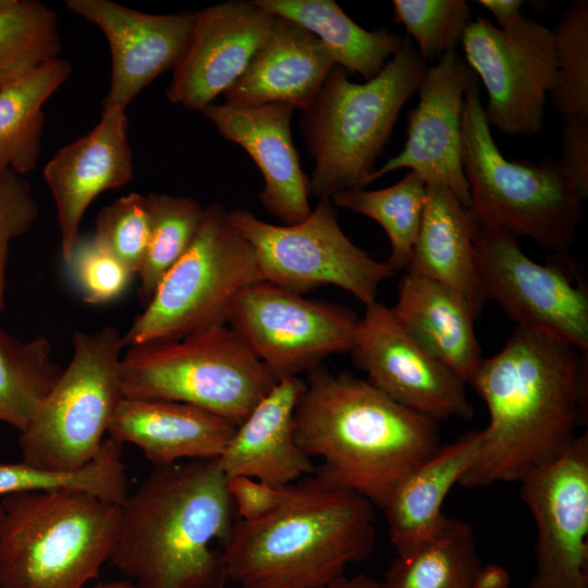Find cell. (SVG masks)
Here are the masks:
<instances>
[{
	"instance_id": "obj_27",
	"label": "cell",
	"mask_w": 588,
	"mask_h": 588,
	"mask_svg": "<svg viewBox=\"0 0 588 588\" xmlns=\"http://www.w3.org/2000/svg\"><path fill=\"white\" fill-rule=\"evenodd\" d=\"M476 229L468 207L448 187L427 185L422 220L405 272L457 291L469 302L478 318L486 297L475 264Z\"/></svg>"
},
{
	"instance_id": "obj_41",
	"label": "cell",
	"mask_w": 588,
	"mask_h": 588,
	"mask_svg": "<svg viewBox=\"0 0 588 588\" xmlns=\"http://www.w3.org/2000/svg\"><path fill=\"white\" fill-rule=\"evenodd\" d=\"M284 487H274L244 476L228 480L237 518L243 520L259 519L271 513L280 504Z\"/></svg>"
},
{
	"instance_id": "obj_25",
	"label": "cell",
	"mask_w": 588,
	"mask_h": 588,
	"mask_svg": "<svg viewBox=\"0 0 588 588\" xmlns=\"http://www.w3.org/2000/svg\"><path fill=\"white\" fill-rule=\"evenodd\" d=\"M391 311L409 338L466 385L483 357L469 302L437 281L405 272Z\"/></svg>"
},
{
	"instance_id": "obj_20",
	"label": "cell",
	"mask_w": 588,
	"mask_h": 588,
	"mask_svg": "<svg viewBox=\"0 0 588 588\" xmlns=\"http://www.w3.org/2000/svg\"><path fill=\"white\" fill-rule=\"evenodd\" d=\"M42 175L54 201L61 253L68 264L91 201L102 192L133 180L126 111L103 108L95 127L58 149L45 164Z\"/></svg>"
},
{
	"instance_id": "obj_5",
	"label": "cell",
	"mask_w": 588,
	"mask_h": 588,
	"mask_svg": "<svg viewBox=\"0 0 588 588\" xmlns=\"http://www.w3.org/2000/svg\"><path fill=\"white\" fill-rule=\"evenodd\" d=\"M409 37L372 79L358 84L334 65L301 127L314 158L310 195L328 197L365 188L399 114L428 70Z\"/></svg>"
},
{
	"instance_id": "obj_42",
	"label": "cell",
	"mask_w": 588,
	"mask_h": 588,
	"mask_svg": "<svg viewBox=\"0 0 588 588\" xmlns=\"http://www.w3.org/2000/svg\"><path fill=\"white\" fill-rule=\"evenodd\" d=\"M560 162L585 197H588V121L564 123Z\"/></svg>"
},
{
	"instance_id": "obj_6",
	"label": "cell",
	"mask_w": 588,
	"mask_h": 588,
	"mask_svg": "<svg viewBox=\"0 0 588 588\" xmlns=\"http://www.w3.org/2000/svg\"><path fill=\"white\" fill-rule=\"evenodd\" d=\"M468 209L478 226L527 236L550 254H569L585 197L560 160H507L495 144L474 74L462 115Z\"/></svg>"
},
{
	"instance_id": "obj_26",
	"label": "cell",
	"mask_w": 588,
	"mask_h": 588,
	"mask_svg": "<svg viewBox=\"0 0 588 588\" xmlns=\"http://www.w3.org/2000/svg\"><path fill=\"white\" fill-rule=\"evenodd\" d=\"M481 440V430H471L439 444L393 487L381 509L396 555L413 553L437 534L446 516L444 500L473 464Z\"/></svg>"
},
{
	"instance_id": "obj_24",
	"label": "cell",
	"mask_w": 588,
	"mask_h": 588,
	"mask_svg": "<svg viewBox=\"0 0 588 588\" xmlns=\"http://www.w3.org/2000/svg\"><path fill=\"white\" fill-rule=\"evenodd\" d=\"M235 429L229 420L189 404L123 396L108 434L137 446L152 466H162L219 458Z\"/></svg>"
},
{
	"instance_id": "obj_8",
	"label": "cell",
	"mask_w": 588,
	"mask_h": 588,
	"mask_svg": "<svg viewBox=\"0 0 588 588\" xmlns=\"http://www.w3.org/2000/svg\"><path fill=\"white\" fill-rule=\"evenodd\" d=\"M119 377L123 396L189 404L236 427L277 382L229 324L128 347Z\"/></svg>"
},
{
	"instance_id": "obj_10",
	"label": "cell",
	"mask_w": 588,
	"mask_h": 588,
	"mask_svg": "<svg viewBox=\"0 0 588 588\" xmlns=\"http://www.w3.org/2000/svg\"><path fill=\"white\" fill-rule=\"evenodd\" d=\"M121 339L113 327L73 335L69 365L20 431L23 462L71 470L97 457L123 397L119 377Z\"/></svg>"
},
{
	"instance_id": "obj_39",
	"label": "cell",
	"mask_w": 588,
	"mask_h": 588,
	"mask_svg": "<svg viewBox=\"0 0 588 588\" xmlns=\"http://www.w3.org/2000/svg\"><path fill=\"white\" fill-rule=\"evenodd\" d=\"M66 265L83 301L91 305L119 297L135 274L100 248L91 237H79Z\"/></svg>"
},
{
	"instance_id": "obj_30",
	"label": "cell",
	"mask_w": 588,
	"mask_h": 588,
	"mask_svg": "<svg viewBox=\"0 0 588 588\" xmlns=\"http://www.w3.org/2000/svg\"><path fill=\"white\" fill-rule=\"evenodd\" d=\"M481 565L471 525L445 516L430 541L396 555L376 588H470Z\"/></svg>"
},
{
	"instance_id": "obj_3",
	"label": "cell",
	"mask_w": 588,
	"mask_h": 588,
	"mask_svg": "<svg viewBox=\"0 0 588 588\" xmlns=\"http://www.w3.org/2000/svg\"><path fill=\"white\" fill-rule=\"evenodd\" d=\"M375 542L373 504L317 467L286 485L268 515L237 518L222 555L229 580L241 588H327L365 561Z\"/></svg>"
},
{
	"instance_id": "obj_32",
	"label": "cell",
	"mask_w": 588,
	"mask_h": 588,
	"mask_svg": "<svg viewBox=\"0 0 588 588\" xmlns=\"http://www.w3.org/2000/svg\"><path fill=\"white\" fill-rule=\"evenodd\" d=\"M330 199L336 207L376 221L390 242L387 264L395 272L407 270L427 200V184L420 177L408 171L388 187L345 191Z\"/></svg>"
},
{
	"instance_id": "obj_43",
	"label": "cell",
	"mask_w": 588,
	"mask_h": 588,
	"mask_svg": "<svg viewBox=\"0 0 588 588\" xmlns=\"http://www.w3.org/2000/svg\"><path fill=\"white\" fill-rule=\"evenodd\" d=\"M509 572L497 563L481 565L476 573L470 588H510Z\"/></svg>"
},
{
	"instance_id": "obj_11",
	"label": "cell",
	"mask_w": 588,
	"mask_h": 588,
	"mask_svg": "<svg viewBox=\"0 0 588 588\" xmlns=\"http://www.w3.org/2000/svg\"><path fill=\"white\" fill-rule=\"evenodd\" d=\"M498 26L480 15L461 44L467 66L486 88L488 124L509 135H535L543 126L544 102L553 87V34L522 13V0H480Z\"/></svg>"
},
{
	"instance_id": "obj_46",
	"label": "cell",
	"mask_w": 588,
	"mask_h": 588,
	"mask_svg": "<svg viewBox=\"0 0 588 588\" xmlns=\"http://www.w3.org/2000/svg\"><path fill=\"white\" fill-rule=\"evenodd\" d=\"M0 513H1V503H0Z\"/></svg>"
},
{
	"instance_id": "obj_38",
	"label": "cell",
	"mask_w": 588,
	"mask_h": 588,
	"mask_svg": "<svg viewBox=\"0 0 588 588\" xmlns=\"http://www.w3.org/2000/svg\"><path fill=\"white\" fill-rule=\"evenodd\" d=\"M91 238L137 274L148 243L145 196L133 192L105 206L97 215Z\"/></svg>"
},
{
	"instance_id": "obj_21",
	"label": "cell",
	"mask_w": 588,
	"mask_h": 588,
	"mask_svg": "<svg viewBox=\"0 0 588 588\" xmlns=\"http://www.w3.org/2000/svg\"><path fill=\"white\" fill-rule=\"evenodd\" d=\"M294 108L282 103L236 105L212 102L203 111L218 132L254 160L264 177L259 200L283 224L305 220L309 177L303 171L291 134Z\"/></svg>"
},
{
	"instance_id": "obj_14",
	"label": "cell",
	"mask_w": 588,
	"mask_h": 588,
	"mask_svg": "<svg viewBox=\"0 0 588 588\" xmlns=\"http://www.w3.org/2000/svg\"><path fill=\"white\" fill-rule=\"evenodd\" d=\"M358 320L343 305L259 281L237 295L226 324L278 380L299 377L331 355L351 353Z\"/></svg>"
},
{
	"instance_id": "obj_44",
	"label": "cell",
	"mask_w": 588,
	"mask_h": 588,
	"mask_svg": "<svg viewBox=\"0 0 588 588\" xmlns=\"http://www.w3.org/2000/svg\"><path fill=\"white\" fill-rule=\"evenodd\" d=\"M378 583L379 580L370 576L358 574L351 578L343 576L327 588H376Z\"/></svg>"
},
{
	"instance_id": "obj_34",
	"label": "cell",
	"mask_w": 588,
	"mask_h": 588,
	"mask_svg": "<svg viewBox=\"0 0 588 588\" xmlns=\"http://www.w3.org/2000/svg\"><path fill=\"white\" fill-rule=\"evenodd\" d=\"M145 206L148 243L137 272L138 298L144 306L191 246L205 215V207L187 196L150 193L145 196Z\"/></svg>"
},
{
	"instance_id": "obj_37",
	"label": "cell",
	"mask_w": 588,
	"mask_h": 588,
	"mask_svg": "<svg viewBox=\"0 0 588 588\" xmlns=\"http://www.w3.org/2000/svg\"><path fill=\"white\" fill-rule=\"evenodd\" d=\"M392 4L394 21L415 40L426 63L456 50L471 21L465 0H393Z\"/></svg>"
},
{
	"instance_id": "obj_23",
	"label": "cell",
	"mask_w": 588,
	"mask_h": 588,
	"mask_svg": "<svg viewBox=\"0 0 588 588\" xmlns=\"http://www.w3.org/2000/svg\"><path fill=\"white\" fill-rule=\"evenodd\" d=\"M334 65L315 35L274 15L247 69L223 95L230 103H282L306 111Z\"/></svg>"
},
{
	"instance_id": "obj_9",
	"label": "cell",
	"mask_w": 588,
	"mask_h": 588,
	"mask_svg": "<svg viewBox=\"0 0 588 588\" xmlns=\"http://www.w3.org/2000/svg\"><path fill=\"white\" fill-rule=\"evenodd\" d=\"M259 281L253 248L233 229L224 206L212 203L191 246L122 335V345L174 341L226 324L237 295Z\"/></svg>"
},
{
	"instance_id": "obj_18",
	"label": "cell",
	"mask_w": 588,
	"mask_h": 588,
	"mask_svg": "<svg viewBox=\"0 0 588 588\" xmlns=\"http://www.w3.org/2000/svg\"><path fill=\"white\" fill-rule=\"evenodd\" d=\"M273 20L255 1H226L196 12L166 90L168 100L201 112L242 76Z\"/></svg>"
},
{
	"instance_id": "obj_22",
	"label": "cell",
	"mask_w": 588,
	"mask_h": 588,
	"mask_svg": "<svg viewBox=\"0 0 588 588\" xmlns=\"http://www.w3.org/2000/svg\"><path fill=\"white\" fill-rule=\"evenodd\" d=\"M304 389L301 377L278 379L236 427L218 458L228 480L244 476L281 487L315 471L294 437V412Z\"/></svg>"
},
{
	"instance_id": "obj_40",
	"label": "cell",
	"mask_w": 588,
	"mask_h": 588,
	"mask_svg": "<svg viewBox=\"0 0 588 588\" xmlns=\"http://www.w3.org/2000/svg\"><path fill=\"white\" fill-rule=\"evenodd\" d=\"M39 206L29 183L11 170H0V313L5 306V270L10 243L29 231Z\"/></svg>"
},
{
	"instance_id": "obj_2",
	"label": "cell",
	"mask_w": 588,
	"mask_h": 588,
	"mask_svg": "<svg viewBox=\"0 0 588 588\" xmlns=\"http://www.w3.org/2000/svg\"><path fill=\"white\" fill-rule=\"evenodd\" d=\"M237 519L219 460L154 466L120 505L111 563L136 588H224Z\"/></svg>"
},
{
	"instance_id": "obj_19",
	"label": "cell",
	"mask_w": 588,
	"mask_h": 588,
	"mask_svg": "<svg viewBox=\"0 0 588 588\" xmlns=\"http://www.w3.org/2000/svg\"><path fill=\"white\" fill-rule=\"evenodd\" d=\"M64 7L105 35L112 70L103 108L123 111L152 81L175 66L196 13L149 14L111 0H65Z\"/></svg>"
},
{
	"instance_id": "obj_31",
	"label": "cell",
	"mask_w": 588,
	"mask_h": 588,
	"mask_svg": "<svg viewBox=\"0 0 588 588\" xmlns=\"http://www.w3.org/2000/svg\"><path fill=\"white\" fill-rule=\"evenodd\" d=\"M61 372L47 338L19 341L0 328V420L24 430Z\"/></svg>"
},
{
	"instance_id": "obj_29",
	"label": "cell",
	"mask_w": 588,
	"mask_h": 588,
	"mask_svg": "<svg viewBox=\"0 0 588 588\" xmlns=\"http://www.w3.org/2000/svg\"><path fill=\"white\" fill-rule=\"evenodd\" d=\"M72 64L52 59L0 88V170H35L45 126L44 106L68 81Z\"/></svg>"
},
{
	"instance_id": "obj_28",
	"label": "cell",
	"mask_w": 588,
	"mask_h": 588,
	"mask_svg": "<svg viewBox=\"0 0 588 588\" xmlns=\"http://www.w3.org/2000/svg\"><path fill=\"white\" fill-rule=\"evenodd\" d=\"M273 15L290 20L315 35L335 65L375 78L399 52L403 37L387 29L368 30L333 0H256Z\"/></svg>"
},
{
	"instance_id": "obj_13",
	"label": "cell",
	"mask_w": 588,
	"mask_h": 588,
	"mask_svg": "<svg viewBox=\"0 0 588 588\" xmlns=\"http://www.w3.org/2000/svg\"><path fill=\"white\" fill-rule=\"evenodd\" d=\"M518 237L478 226L474 237L477 273L486 299L494 301L516 326L556 335L588 354V283L569 254L530 259Z\"/></svg>"
},
{
	"instance_id": "obj_1",
	"label": "cell",
	"mask_w": 588,
	"mask_h": 588,
	"mask_svg": "<svg viewBox=\"0 0 588 588\" xmlns=\"http://www.w3.org/2000/svg\"><path fill=\"white\" fill-rule=\"evenodd\" d=\"M489 422L460 480L465 488L519 482L561 455L588 417V354L548 332L516 326L469 384Z\"/></svg>"
},
{
	"instance_id": "obj_35",
	"label": "cell",
	"mask_w": 588,
	"mask_h": 588,
	"mask_svg": "<svg viewBox=\"0 0 588 588\" xmlns=\"http://www.w3.org/2000/svg\"><path fill=\"white\" fill-rule=\"evenodd\" d=\"M57 13L36 0H0V88L59 57Z\"/></svg>"
},
{
	"instance_id": "obj_12",
	"label": "cell",
	"mask_w": 588,
	"mask_h": 588,
	"mask_svg": "<svg viewBox=\"0 0 588 588\" xmlns=\"http://www.w3.org/2000/svg\"><path fill=\"white\" fill-rule=\"evenodd\" d=\"M229 220L253 248L261 280L296 294L334 285L369 306L396 274L345 235L328 197L296 224H271L241 209L229 211Z\"/></svg>"
},
{
	"instance_id": "obj_4",
	"label": "cell",
	"mask_w": 588,
	"mask_h": 588,
	"mask_svg": "<svg viewBox=\"0 0 588 588\" xmlns=\"http://www.w3.org/2000/svg\"><path fill=\"white\" fill-rule=\"evenodd\" d=\"M439 421L385 395L367 379L307 372L294 412V437L318 467L382 507L397 481L440 443Z\"/></svg>"
},
{
	"instance_id": "obj_7",
	"label": "cell",
	"mask_w": 588,
	"mask_h": 588,
	"mask_svg": "<svg viewBox=\"0 0 588 588\" xmlns=\"http://www.w3.org/2000/svg\"><path fill=\"white\" fill-rule=\"evenodd\" d=\"M0 588H83L110 561L120 505L76 490L0 501Z\"/></svg>"
},
{
	"instance_id": "obj_16",
	"label": "cell",
	"mask_w": 588,
	"mask_h": 588,
	"mask_svg": "<svg viewBox=\"0 0 588 588\" xmlns=\"http://www.w3.org/2000/svg\"><path fill=\"white\" fill-rule=\"evenodd\" d=\"M350 354L367 380L399 404L437 421L473 418L466 384L409 338L390 307L366 306Z\"/></svg>"
},
{
	"instance_id": "obj_36",
	"label": "cell",
	"mask_w": 588,
	"mask_h": 588,
	"mask_svg": "<svg viewBox=\"0 0 588 588\" xmlns=\"http://www.w3.org/2000/svg\"><path fill=\"white\" fill-rule=\"evenodd\" d=\"M552 34L556 74L551 102L563 123L588 121V1H574Z\"/></svg>"
},
{
	"instance_id": "obj_33",
	"label": "cell",
	"mask_w": 588,
	"mask_h": 588,
	"mask_svg": "<svg viewBox=\"0 0 588 588\" xmlns=\"http://www.w3.org/2000/svg\"><path fill=\"white\" fill-rule=\"evenodd\" d=\"M121 452L122 444L108 437L97 457L76 469H47L23 461L0 462V497L25 492L76 490L121 505L128 494Z\"/></svg>"
},
{
	"instance_id": "obj_45",
	"label": "cell",
	"mask_w": 588,
	"mask_h": 588,
	"mask_svg": "<svg viewBox=\"0 0 588 588\" xmlns=\"http://www.w3.org/2000/svg\"><path fill=\"white\" fill-rule=\"evenodd\" d=\"M93 588H136L128 579L110 580L98 584Z\"/></svg>"
},
{
	"instance_id": "obj_15",
	"label": "cell",
	"mask_w": 588,
	"mask_h": 588,
	"mask_svg": "<svg viewBox=\"0 0 588 588\" xmlns=\"http://www.w3.org/2000/svg\"><path fill=\"white\" fill-rule=\"evenodd\" d=\"M519 483L537 528L528 588H588V431Z\"/></svg>"
},
{
	"instance_id": "obj_17",
	"label": "cell",
	"mask_w": 588,
	"mask_h": 588,
	"mask_svg": "<svg viewBox=\"0 0 588 588\" xmlns=\"http://www.w3.org/2000/svg\"><path fill=\"white\" fill-rule=\"evenodd\" d=\"M473 76L456 50L428 68L417 89L418 103L408 112L403 149L372 172L369 184L397 169H408L427 185L448 187L468 207L469 187L462 164V115Z\"/></svg>"
}]
</instances>
